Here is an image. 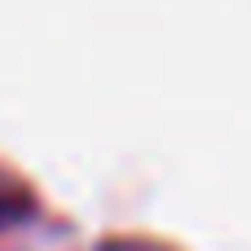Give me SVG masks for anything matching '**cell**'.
Returning <instances> with one entry per match:
<instances>
[{
  "mask_svg": "<svg viewBox=\"0 0 251 251\" xmlns=\"http://www.w3.org/2000/svg\"><path fill=\"white\" fill-rule=\"evenodd\" d=\"M26 216H31V199H22V194H13V190H0V229L18 225V221H26Z\"/></svg>",
  "mask_w": 251,
  "mask_h": 251,
  "instance_id": "6da1fadb",
  "label": "cell"
}]
</instances>
